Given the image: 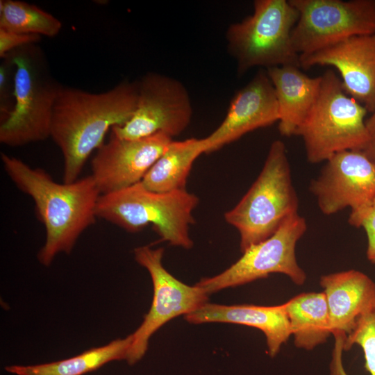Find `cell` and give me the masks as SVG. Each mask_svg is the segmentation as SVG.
I'll use <instances>...</instances> for the list:
<instances>
[{
    "instance_id": "obj_1",
    "label": "cell",
    "mask_w": 375,
    "mask_h": 375,
    "mask_svg": "<svg viewBox=\"0 0 375 375\" xmlns=\"http://www.w3.org/2000/svg\"><path fill=\"white\" fill-rule=\"evenodd\" d=\"M1 159L10 179L34 201L46 233L38 259L49 267L58 253L69 254L81 235L95 223L101 194L91 175L59 183L44 169L16 157L1 153Z\"/></svg>"
},
{
    "instance_id": "obj_2",
    "label": "cell",
    "mask_w": 375,
    "mask_h": 375,
    "mask_svg": "<svg viewBox=\"0 0 375 375\" xmlns=\"http://www.w3.org/2000/svg\"><path fill=\"white\" fill-rule=\"evenodd\" d=\"M138 84L123 81L93 93L61 87L51 119L50 138L63 158V182L77 179L92 153L105 142L107 132L126 122L138 101Z\"/></svg>"
},
{
    "instance_id": "obj_3",
    "label": "cell",
    "mask_w": 375,
    "mask_h": 375,
    "mask_svg": "<svg viewBox=\"0 0 375 375\" xmlns=\"http://www.w3.org/2000/svg\"><path fill=\"white\" fill-rule=\"evenodd\" d=\"M199 198L186 190L160 193L147 189L140 182L119 191L101 194L96 213L129 233H137L152 224L160 238L170 244L190 249L189 234L194 224L192 212Z\"/></svg>"
},
{
    "instance_id": "obj_4",
    "label": "cell",
    "mask_w": 375,
    "mask_h": 375,
    "mask_svg": "<svg viewBox=\"0 0 375 375\" xmlns=\"http://www.w3.org/2000/svg\"><path fill=\"white\" fill-rule=\"evenodd\" d=\"M298 208L285 145L277 140L271 144L256 180L224 218L238 231L244 252L274 234L288 217L298 213Z\"/></svg>"
},
{
    "instance_id": "obj_5",
    "label": "cell",
    "mask_w": 375,
    "mask_h": 375,
    "mask_svg": "<svg viewBox=\"0 0 375 375\" xmlns=\"http://www.w3.org/2000/svg\"><path fill=\"white\" fill-rule=\"evenodd\" d=\"M38 47L25 46L6 56L15 67L13 106L0 125V142L6 146L21 147L50 138L53 107L62 86L48 74Z\"/></svg>"
},
{
    "instance_id": "obj_6",
    "label": "cell",
    "mask_w": 375,
    "mask_h": 375,
    "mask_svg": "<svg viewBox=\"0 0 375 375\" xmlns=\"http://www.w3.org/2000/svg\"><path fill=\"white\" fill-rule=\"evenodd\" d=\"M320 77L318 97L295 134L302 138L310 163L326 161L342 151H362L368 140L367 110L344 92L333 70Z\"/></svg>"
},
{
    "instance_id": "obj_7",
    "label": "cell",
    "mask_w": 375,
    "mask_h": 375,
    "mask_svg": "<svg viewBox=\"0 0 375 375\" xmlns=\"http://www.w3.org/2000/svg\"><path fill=\"white\" fill-rule=\"evenodd\" d=\"M299 17L289 0H256L251 15L231 24L226 32L227 49L239 74L256 67L296 65L291 33Z\"/></svg>"
},
{
    "instance_id": "obj_8",
    "label": "cell",
    "mask_w": 375,
    "mask_h": 375,
    "mask_svg": "<svg viewBox=\"0 0 375 375\" xmlns=\"http://www.w3.org/2000/svg\"><path fill=\"white\" fill-rule=\"evenodd\" d=\"M299 13L291 42L308 56L349 38L375 33V0H289Z\"/></svg>"
},
{
    "instance_id": "obj_9",
    "label": "cell",
    "mask_w": 375,
    "mask_h": 375,
    "mask_svg": "<svg viewBox=\"0 0 375 375\" xmlns=\"http://www.w3.org/2000/svg\"><path fill=\"white\" fill-rule=\"evenodd\" d=\"M307 229L306 221L299 213L288 217L266 240L242 252L234 264L218 275L203 278L195 285L207 294L267 277L285 274L297 285H303L306 274L296 258V245Z\"/></svg>"
},
{
    "instance_id": "obj_10",
    "label": "cell",
    "mask_w": 375,
    "mask_h": 375,
    "mask_svg": "<svg viewBox=\"0 0 375 375\" xmlns=\"http://www.w3.org/2000/svg\"><path fill=\"white\" fill-rule=\"evenodd\" d=\"M137 84L135 110L126 122L111 129L112 135L136 140L161 133L172 138L186 129L193 108L189 93L180 81L149 72Z\"/></svg>"
},
{
    "instance_id": "obj_11",
    "label": "cell",
    "mask_w": 375,
    "mask_h": 375,
    "mask_svg": "<svg viewBox=\"0 0 375 375\" xmlns=\"http://www.w3.org/2000/svg\"><path fill=\"white\" fill-rule=\"evenodd\" d=\"M135 261L149 273L153 296L149 311L138 329L132 333L133 341L126 361L135 364L148 349L151 336L174 317L188 315L208 303V294L194 285L190 286L173 276L163 267L164 249L149 246L133 251Z\"/></svg>"
},
{
    "instance_id": "obj_12",
    "label": "cell",
    "mask_w": 375,
    "mask_h": 375,
    "mask_svg": "<svg viewBox=\"0 0 375 375\" xmlns=\"http://www.w3.org/2000/svg\"><path fill=\"white\" fill-rule=\"evenodd\" d=\"M310 183L318 207L331 215L372 204L375 199V164L360 150L336 153Z\"/></svg>"
},
{
    "instance_id": "obj_13",
    "label": "cell",
    "mask_w": 375,
    "mask_h": 375,
    "mask_svg": "<svg viewBox=\"0 0 375 375\" xmlns=\"http://www.w3.org/2000/svg\"><path fill=\"white\" fill-rule=\"evenodd\" d=\"M172 138L157 133L136 140L110 135L91 160V176L101 194H106L142 182L165 151Z\"/></svg>"
},
{
    "instance_id": "obj_14",
    "label": "cell",
    "mask_w": 375,
    "mask_h": 375,
    "mask_svg": "<svg viewBox=\"0 0 375 375\" xmlns=\"http://www.w3.org/2000/svg\"><path fill=\"white\" fill-rule=\"evenodd\" d=\"M300 67L332 66L339 72L344 92L368 112L375 110V33L356 35L308 56Z\"/></svg>"
},
{
    "instance_id": "obj_15",
    "label": "cell",
    "mask_w": 375,
    "mask_h": 375,
    "mask_svg": "<svg viewBox=\"0 0 375 375\" xmlns=\"http://www.w3.org/2000/svg\"><path fill=\"white\" fill-rule=\"evenodd\" d=\"M279 120L274 86L265 70H259L232 99L219 126L203 138L205 153L217 151L244 135Z\"/></svg>"
},
{
    "instance_id": "obj_16",
    "label": "cell",
    "mask_w": 375,
    "mask_h": 375,
    "mask_svg": "<svg viewBox=\"0 0 375 375\" xmlns=\"http://www.w3.org/2000/svg\"><path fill=\"white\" fill-rule=\"evenodd\" d=\"M329 310L332 335H348L358 319L375 308V283L362 272L349 269L320 277Z\"/></svg>"
},
{
    "instance_id": "obj_17",
    "label": "cell",
    "mask_w": 375,
    "mask_h": 375,
    "mask_svg": "<svg viewBox=\"0 0 375 375\" xmlns=\"http://www.w3.org/2000/svg\"><path fill=\"white\" fill-rule=\"evenodd\" d=\"M192 324L222 322L245 325L260 330L265 335L269 356H276L292 335L285 303L276 306L252 304L220 305L206 303L185 315Z\"/></svg>"
},
{
    "instance_id": "obj_18",
    "label": "cell",
    "mask_w": 375,
    "mask_h": 375,
    "mask_svg": "<svg viewBox=\"0 0 375 375\" xmlns=\"http://www.w3.org/2000/svg\"><path fill=\"white\" fill-rule=\"evenodd\" d=\"M299 68L290 65L266 69L278 102V131L285 137L295 135L319 92L320 76L310 77Z\"/></svg>"
},
{
    "instance_id": "obj_19",
    "label": "cell",
    "mask_w": 375,
    "mask_h": 375,
    "mask_svg": "<svg viewBox=\"0 0 375 375\" xmlns=\"http://www.w3.org/2000/svg\"><path fill=\"white\" fill-rule=\"evenodd\" d=\"M294 345L307 351L325 343L331 333L324 292H305L285 303Z\"/></svg>"
},
{
    "instance_id": "obj_20",
    "label": "cell",
    "mask_w": 375,
    "mask_h": 375,
    "mask_svg": "<svg viewBox=\"0 0 375 375\" xmlns=\"http://www.w3.org/2000/svg\"><path fill=\"white\" fill-rule=\"evenodd\" d=\"M205 153L203 138L172 141L142 181L148 190L160 193L186 190L195 160Z\"/></svg>"
},
{
    "instance_id": "obj_21",
    "label": "cell",
    "mask_w": 375,
    "mask_h": 375,
    "mask_svg": "<svg viewBox=\"0 0 375 375\" xmlns=\"http://www.w3.org/2000/svg\"><path fill=\"white\" fill-rule=\"evenodd\" d=\"M132 341L130 334L67 359L34 365H9L5 370L15 375H84L111 361L126 360Z\"/></svg>"
},
{
    "instance_id": "obj_22",
    "label": "cell",
    "mask_w": 375,
    "mask_h": 375,
    "mask_svg": "<svg viewBox=\"0 0 375 375\" xmlns=\"http://www.w3.org/2000/svg\"><path fill=\"white\" fill-rule=\"evenodd\" d=\"M0 28L53 38L60 33L62 23L35 5L17 0H1Z\"/></svg>"
},
{
    "instance_id": "obj_23",
    "label": "cell",
    "mask_w": 375,
    "mask_h": 375,
    "mask_svg": "<svg viewBox=\"0 0 375 375\" xmlns=\"http://www.w3.org/2000/svg\"><path fill=\"white\" fill-rule=\"evenodd\" d=\"M354 344L362 350L366 370L370 375H375V308L358 319L345 338L344 351L350 350Z\"/></svg>"
},
{
    "instance_id": "obj_24",
    "label": "cell",
    "mask_w": 375,
    "mask_h": 375,
    "mask_svg": "<svg viewBox=\"0 0 375 375\" xmlns=\"http://www.w3.org/2000/svg\"><path fill=\"white\" fill-rule=\"evenodd\" d=\"M348 222L365 231L367 237V258L375 264V206L372 203L351 210Z\"/></svg>"
},
{
    "instance_id": "obj_25",
    "label": "cell",
    "mask_w": 375,
    "mask_h": 375,
    "mask_svg": "<svg viewBox=\"0 0 375 375\" xmlns=\"http://www.w3.org/2000/svg\"><path fill=\"white\" fill-rule=\"evenodd\" d=\"M3 62L0 67V99L1 112L3 117L6 116L12 108L10 99L14 93V72L15 67L6 56L3 58Z\"/></svg>"
},
{
    "instance_id": "obj_26",
    "label": "cell",
    "mask_w": 375,
    "mask_h": 375,
    "mask_svg": "<svg viewBox=\"0 0 375 375\" xmlns=\"http://www.w3.org/2000/svg\"><path fill=\"white\" fill-rule=\"evenodd\" d=\"M40 40L41 36L38 35L17 33L0 28V57L3 59L12 51L36 44Z\"/></svg>"
},
{
    "instance_id": "obj_27",
    "label": "cell",
    "mask_w": 375,
    "mask_h": 375,
    "mask_svg": "<svg viewBox=\"0 0 375 375\" xmlns=\"http://www.w3.org/2000/svg\"><path fill=\"white\" fill-rule=\"evenodd\" d=\"M334 345L331 353L329 369L330 375H348L343 365V352L347 335L342 333H335Z\"/></svg>"
},
{
    "instance_id": "obj_28",
    "label": "cell",
    "mask_w": 375,
    "mask_h": 375,
    "mask_svg": "<svg viewBox=\"0 0 375 375\" xmlns=\"http://www.w3.org/2000/svg\"><path fill=\"white\" fill-rule=\"evenodd\" d=\"M368 140L362 151L365 156L375 164V110L365 120Z\"/></svg>"
},
{
    "instance_id": "obj_29",
    "label": "cell",
    "mask_w": 375,
    "mask_h": 375,
    "mask_svg": "<svg viewBox=\"0 0 375 375\" xmlns=\"http://www.w3.org/2000/svg\"><path fill=\"white\" fill-rule=\"evenodd\" d=\"M373 204L375 206V199L374 200Z\"/></svg>"
}]
</instances>
